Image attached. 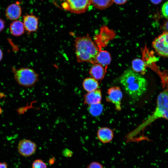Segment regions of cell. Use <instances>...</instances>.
<instances>
[{"label":"cell","instance_id":"5","mask_svg":"<svg viewBox=\"0 0 168 168\" xmlns=\"http://www.w3.org/2000/svg\"><path fill=\"white\" fill-rule=\"evenodd\" d=\"M91 4L90 0H65L62 6L71 13L81 14L85 12Z\"/></svg>","mask_w":168,"mask_h":168},{"label":"cell","instance_id":"19","mask_svg":"<svg viewBox=\"0 0 168 168\" xmlns=\"http://www.w3.org/2000/svg\"><path fill=\"white\" fill-rule=\"evenodd\" d=\"M88 110L92 115L98 116L102 113L103 106L100 103L93 104L89 105Z\"/></svg>","mask_w":168,"mask_h":168},{"label":"cell","instance_id":"9","mask_svg":"<svg viewBox=\"0 0 168 168\" xmlns=\"http://www.w3.org/2000/svg\"><path fill=\"white\" fill-rule=\"evenodd\" d=\"M25 29L28 33L35 32L38 29V18L33 15H26L24 16L23 22Z\"/></svg>","mask_w":168,"mask_h":168},{"label":"cell","instance_id":"26","mask_svg":"<svg viewBox=\"0 0 168 168\" xmlns=\"http://www.w3.org/2000/svg\"><path fill=\"white\" fill-rule=\"evenodd\" d=\"M0 168H8L7 163L5 162H0Z\"/></svg>","mask_w":168,"mask_h":168},{"label":"cell","instance_id":"10","mask_svg":"<svg viewBox=\"0 0 168 168\" xmlns=\"http://www.w3.org/2000/svg\"><path fill=\"white\" fill-rule=\"evenodd\" d=\"M102 99L101 91L97 89L88 92L84 96V103L89 105L100 103Z\"/></svg>","mask_w":168,"mask_h":168},{"label":"cell","instance_id":"3","mask_svg":"<svg viewBox=\"0 0 168 168\" xmlns=\"http://www.w3.org/2000/svg\"><path fill=\"white\" fill-rule=\"evenodd\" d=\"M159 117L168 120V88L159 94L157 98L156 107L155 112L138 126L135 129V131L138 133L155 119Z\"/></svg>","mask_w":168,"mask_h":168},{"label":"cell","instance_id":"27","mask_svg":"<svg viewBox=\"0 0 168 168\" xmlns=\"http://www.w3.org/2000/svg\"><path fill=\"white\" fill-rule=\"evenodd\" d=\"M154 4H158L160 3L162 0H150Z\"/></svg>","mask_w":168,"mask_h":168},{"label":"cell","instance_id":"21","mask_svg":"<svg viewBox=\"0 0 168 168\" xmlns=\"http://www.w3.org/2000/svg\"><path fill=\"white\" fill-rule=\"evenodd\" d=\"M161 12L164 16L168 19V1L163 5L161 8Z\"/></svg>","mask_w":168,"mask_h":168},{"label":"cell","instance_id":"28","mask_svg":"<svg viewBox=\"0 0 168 168\" xmlns=\"http://www.w3.org/2000/svg\"><path fill=\"white\" fill-rule=\"evenodd\" d=\"M3 57V53L2 50L0 49V61L2 60Z\"/></svg>","mask_w":168,"mask_h":168},{"label":"cell","instance_id":"12","mask_svg":"<svg viewBox=\"0 0 168 168\" xmlns=\"http://www.w3.org/2000/svg\"><path fill=\"white\" fill-rule=\"evenodd\" d=\"M97 137L99 140L102 143H108L112 140L114 133L111 129L107 127H102L98 130Z\"/></svg>","mask_w":168,"mask_h":168},{"label":"cell","instance_id":"23","mask_svg":"<svg viewBox=\"0 0 168 168\" xmlns=\"http://www.w3.org/2000/svg\"><path fill=\"white\" fill-rule=\"evenodd\" d=\"M113 2L115 3L119 4L121 5L125 3L128 0H112Z\"/></svg>","mask_w":168,"mask_h":168},{"label":"cell","instance_id":"24","mask_svg":"<svg viewBox=\"0 0 168 168\" xmlns=\"http://www.w3.org/2000/svg\"><path fill=\"white\" fill-rule=\"evenodd\" d=\"M5 26V22L4 21L0 18V32L4 29Z\"/></svg>","mask_w":168,"mask_h":168},{"label":"cell","instance_id":"16","mask_svg":"<svg viewBox=\"0 0 168 168\" xmlns=\"http://www.w3.org/2000/svg\"><path fill=\"white\" fill-rule=\"evenodd\" d=\"M82 86L84 89L88 92L97 89L99 87V83L95 79L88 77L83 81Z\"/></svg>","mask_w":168,"mask_h":168},{"label":"cell","instance_id":"8","mask_svg":"<svg viewBox=\"0 0 168 168\" xmlns=\"http://www.w3.org/2000/svg\"><path fill=\"white\" fill-rule=\"evenodd\" d=\"M36 148V145L34 142L26 139L20 141L17 147L19 153L25 157L30 156L33 155L35 152Z\"/></svg>","mask_w":168,"mask_h":168},{"label":"cell","instance_id":"4","mask_svg":"<svg viewBox=\"0 0 168 168\" xmlns=\"http://www.w3.org/2000/svg\"><path fill=\"white\" fill-rule=\"evenodd\" d=\"M14 78L18 83L22 86L30 87L37 82L39 75L33 69L22 68L18 69H13Z\"/></svg>","mask_w":168,"mask_h":168},{"label":"cell","instance_id":"13","mask_svg":"<svg viewBox=\"0 0 168 168\" xmlns=\"http://www.w3.org/2000/svg\"><path fill=\"white\" fill-rule=\"evenodd\" d=\"M106 70L103 66L98 63H95L90 68L89 74L92 77L98 80H101L105 75Z\"/></svg>","mask_w":168,"mask_h":168},{"label":"cell","instance_id":"20","mask_svg":"<svg viewBox=\"0 0 168 168\" xmlns=\"http://www.w3.org/2000/svg\"><path fill=\"white\" fill-rule=\"evenodd\" d=\"M32 168H47V166L43 160L40 159H37L33 162Z\"/></svg>","mask_w":168,"mask_h":168},{"label":"cell","instance_id":"17","mask_svg":"<svg viewBox=\"0 0 168 168\" xmlns=\"http://www.w3.org/2000/svg\"><path fill=\"white\" fill-rule=\"evenodd\" d=\"M146 65L144 61L140 58H136L132 62V70L137 73H144Z\"/></svg>","mask_w":168,"mask_h":168},{"label":"cell","instance_id":"11","mask_svg":"<svg viewBox=\"0 0 168 168\" xmlns=\"http://www.w3.org/2000/svg\"><path fill=\"white\" fill-rule=\"evenodd\" d=\"M21 9L17 4L13 3L9 5L7 8L5 15L7 19L11 20H15L21 16Z\"/></svg>","mask_w":168,"mask_h":168},{"label":"cell","instance_id":"22","mask_svg":"<svg viewBox=\"0 0 168 168\" xmlns=\"http://www.w3.org/2000/svg\"><path fill=\"white\" fill-rule=\"evenodd\" d=\"M87 168H104V167L100 163L96 161H93L88 165Z\"/></svg>","mask_w":168,"mask_h":168},{"label":"cell","instance_id":"15","mask_svg":"<svg viewBox=\"0 0 168 168\" xmlns=\"http://www.w3.org/2000/svg\"><path fill=\"white\" fill-rule=\"evenodd\" d=\"M111 61V56L108 52L104 50L99 51L96 58L97 63L104 67L109 65Z\"/></svg>","mask_w":168,"mask_h":168},{"label":"cell","instance_id":"14","mask_svg":"<svg viewBox=\"0 0 168 168\" xmlns=\"http://www.w3.org/2000/svg\"><path fill=\"white\" fill-rule=\"evenodd\" d=\"M9 29L11 34L16 36L22 35L24 34L25 29L23 23L21 21L17 20L14 21L11 23Z\"/></svg>","mask_w":168,"mask_h":168},{"label":"cell","instance_id":"6","mask_svg":"<svg viewBox=\"0 0 168 168\" xmlns=\"http://www.w3.org/2000/svg\"><path fill=\"white\" fill-rule=\"evenodd\" d=\"M152 45L159 55L168 57V32L165 31L155 38Z\"/></svg>","mask_w":168,"mask_h":168},{"label":"cell","instance_id":"7","mask_svg":"<svg viewBox=\"0 0 168 168\" xmlns=\"http://www.w3.org/2000/svg\"><path fill=\"white\" fill-rule=\"evenodd\" d=\"M107 94L106 101L114 104L117 110H121L123 93L120 88L118 86L112 87L108 90Z\"/></svg>","mask_w":168,"mask_h":168},{"label":"cell","instance_id":"1","mask_svg":"<svg viewBox=\"0 0 168 168\" xmlns=\"http://www.w3.org/2000/svg\"><path fill=\"white\" fill-rule=\"evenodd\" d=\"M120 82L126 93L133 99L138 100L147 91V80L132 69H127L120 77Z\"/></svg>","mask_w":168,"mask_h":168},{"label":"cell","instance_id":"25","mask_svg":"<svg viewBox=\"0 0 168 168\" xmlns=\"http://www.w3.org/2000/svg\"><path fill=\"white\" fill-rule=\"evenodd\" d=\"M163 27V28L165 30V31L168 32V20L165 22Z\"/></svg>","mask_w":168,"mask_h":168},{"label":"cell","instance_id":"2","mask_svg":"<svg viewBox=\"0 0 168 168\" xmlns=\"http://www.w3.org/2000/svg\"><path fill=\"white\" fill-rule=\"evenodd\" d=\"M75 53L79 63H96V58L99 52L97 47L88 35L77 36L75 40Z\"/></svg>","mask_w":168,"mask_h":168},{"label":"cell","instance_id":"18","mask_svg":"<svg viewBox=\"0 0 168 168\" xmlns=\"http://www.w3.org/2000/svg\"><path fill=\"white\" fill-rule=\"evenodd\" d=\"M91 4L96 8L103 10L108 8L113 4L112 0H90Z\"/></svg>","mask_w":168,"mask_h":168}]
</instances>
